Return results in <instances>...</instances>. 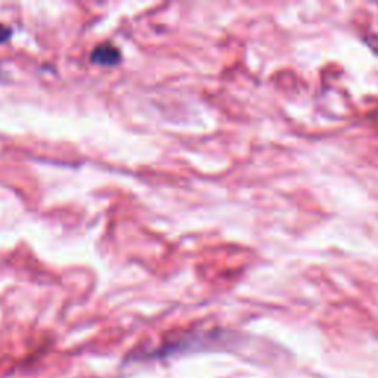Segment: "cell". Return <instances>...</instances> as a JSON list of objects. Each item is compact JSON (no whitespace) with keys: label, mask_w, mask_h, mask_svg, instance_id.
<instances>
[{"label":"cell","mask_w":378,"mask_h":378,"mask_svg":"<svg viewBox=\"0 0 378 378\" xmlns=\"http://www.w3.org/2000/svg\"><path fill=\"white\" fill-rule=\"evenodd\" d=\"M10 36H12V29H10V27L0 24V43L6 42V40H8Z\"/></svg>","instance_id":"cell-2"},{"label":"cell","mask_w":378,"mask_h":378,"mask_svg":"<svg viewBox=\"0 0 378 378\" xmlns=\"http://www.w3.org/2000/svg\"><path fill=\"white\" fill-rule=\"evenodd\" d=\"M90 58L94 64L111 66V65H117L121 61V52L113 43H102L93 49Z\"/></svg>","instance_id":"cell-1"}]
</instances>
